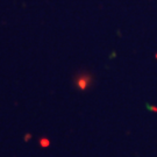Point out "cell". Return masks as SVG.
<instances>
[{
    "label": "cell",
    "instance_id": "cell-1",
    "mask_svg": "<svg viewBox=\"0 0 157 157\" xmlns=\"http://www.w3.org/2000/svg\"><path fill=\"white\" fill-rule=\"evenodd\" d=\"M90 77H85V76H80L77 78L76 80V86L78 87L79 90H86L87 87H89V85H90L91 80H90Z\"/></svg>",
    "mask_w": 157,
    "mask_h": 157
},
{
    "label": "cell",
    "instance_id": "cell-2",
    "mask_svg": "<svg viewBox=\"0 0 157 157\" xmlns=\"http://www.w3.org/2000/svg\"><path fill=\"white\" fill-rule=\"evenodd\" d=\"M40 144H41V147H48L49 144H50V142H49V140L48 139H45V137H42L41 140H40Z\"/></svg>",
    "mask_w": 157,
    "mask_h": 157
},
{
    "label": "cell",
    "instance_id": "cell-3",
    "mask_svg": "<svg viewBox=\"0 0 157 157\" xmlns=\"http://www.w3.org/2000/svg\"><path fill=\"white\" fill-rule=\"evenodd\" d=\"M29 139H30V135L28 134V136H26V137H25V140L27 141V140H29Z\"/></svg>",
    "mask_w": 157,
    "mask_h": 157
}]
</instances>
